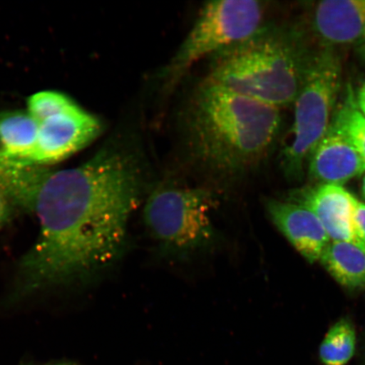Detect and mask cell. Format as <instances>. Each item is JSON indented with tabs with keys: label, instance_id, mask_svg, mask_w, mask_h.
I'll list each match as a JSON object with an SVG mask.
<instances>
[{
	"label": "cell",
	"instance_id": "1",
	"mask_svg": "<svg viewBox=\"0 0 365 365\" xmlns=\"http://www.w3.org/2000/svg\"><path fill=\"white\" fill-rule=\"evenodd\" d=\"M144 189L134 155L104 149L81 165L45 168L31 211L39 235L18 264L14 298L82 284L115 263Z\"/></svg>",
	"mask_w": 365,
	"mask_h": 365
},
{
	"label": "cell",
	"instance_id": "2",
	"mask_svg": "<svg viewBox=\"0 0 365 365\" xmlns=\"http://www.w3.org/2000/svg\"><path fill=\"white\" fill-rule=\"evenodd\" d=\"M187 144L210 170L237 173L262 161L282 125L280 108L205 80L185 113Z\"/></svg>",
	"mask_w": 365,
	"mask_h": 365
},
{
	"label": "cell",
	"instance_id": "3",
	"mask_svg": "<svg viewBox=\"0 0 365 365\" xmlns=\"http://www.w3.org/2000/svg\"><path fill=\"white\" fill-rule=\"evenodd\" d=\"M319 48L300 21L271 23L213 54L205 80L277 108L289 106Z\"/></svg>",
	"mask_w": 365,
	"mask_h": 365
},
{
	"label": "cell",
	"instance_id": "4",
	"mask_svg": "<svg viewBox=\"0 0 365 365\" xmlns=\"http://www.w3.org/2000/svg\"><path fill=\"white\" fill-rule=\"evenodd\" d=\"M342 88L339 51L319 48L294 100L289 141L281 153V165L290 179L304 175L310 153L329 128Z\"/></svg>",
	"mask_w": 365,
	"mask_h": 365
},
{
	"label": "cell",
	"instance_id": "5",
	"mask_svg": "<svg viewBox=\"0 0 365 365\" xmlns=\"http://www.w3.org/2000/svg\"><path fill=\"white\" fill-rule=\"evenodd\" d=\"M267 12L266 3L257 0H221L205 4L166 68L168 81L175 84L200 59L211 57L271 24L267 21Z\"/></svg>",
	"mask_w": 365,
	"mask_h": 365
},
{
	"label": "cell",
	"instance_id": "6",
	"mask_svg": "<svg viewBox=\"0 0 365 365\" xmlns=\"http://www.w3.org/2000/svg\"><path fill=\"white\" fill-rule=\"evenodd\" d=\"M215 195L203 188L163 186L150 195L145 225L163 247L176 252L203 248L215 238Z\"/></svg>",
	"mask_w": 365,
	"mask_h": 365
},
{
	"label": "cell",
	"instance_id": "7",
	"mask_svg": "<svg viewBox=\"0 0 365 365\" xmlns=\"http://www.w3.org/2000/svg\"><path fill=\"white\" fill-rule=\"evenodd\" d=\"M300 21L319 48H357L365 41V0L316 2L307 7Z\"/></svg>",
	"mask_w": 365,
	"mask_h": 365
},
{
	"label": "cell",
	"instance_id": "8",
	"mask_svg": "<svg viewBox=\"0 0 365 365\" xmlns=\"http://www.w3.org/2000/svg\"><path fill=\"white\" fill-rule=\"evenodd\" d=\"M103 130L101 121L81 106L38 124L33 164L44 167L63 161L88 147Z\"/></svg>",
	"mask_w": 365,
	"mask_h": 365
},
{
	"label": "cell",
	"instance_id": "9",
	"mask_svg": "<svg viewBox=\"0 0 365 365\" xmlns=\"http://www.w3.org/2000/svg\"><path fill=\"white\" fill-rule=\"evenodd\" d=\"M310 180L344 186L365 173V162L349 141L330 125L307 160Z\"/></svg>",
	"mask_w": 365,
	"mask_h": 365
},
{
	"label": "cell",
	"instance_id": "10",
	"mask_svg": "<svg viewBox=\"0 0 365 365\" xmlns=\"http://www.w3.org/2000/svg\"><path fill=\"white\" fill-rule=\"evenodd\" d=\"M294 198L295 202L318 217L331 241L361 242L356 237L353 225L357 198L344 186L317 185L299 191Z\"/></svg>",
	"mask_w": 365,
	"mask_h": 365
},
{
	"label": "cell",
	"instance_id": "11",
	"mask_svg": "<svg viewBox=\"0 0 365 365\" xmlns=\"http://www.w3.org/2000/svg\"><path fill=\"white\" fill-rule=\"evenodd\" d=\"M272 220L309 263L319 261L331 240L318 217L297 202L272 200L267 203Z\"/></svg>",
	"mask_w": 365,
	"mask_h": 365
},
{
	"label": "cell",
	"instance_id": "12",
	"mask_svg": "<svg viewBox=\"0 0 365 365\" xmlns=\"http://www.w3.org/2000/svg\"><path fill=\"white\" fill-rule=\"evenodd\" d=\"M38 123L27 112L0 113V168L34 165Z\"/></svg>",
	"mask_w": 365,
	"mask_h": 365
},
{
	"label": "cell",
	"instance_id": "13",
	"mask_svg": "<svg viewBox=\"0 0 365 365\" xmlns=\"http://www.w3.org/2000/svg\"><path fill=\"white\" fill-rule=\"evenodd\" d=\"M319 261L346 289H364L365 244L362 242L331 241Z\"/></svg>",
	"mask_w": 365,
	"mask_h": 365
},
{
	"label": "cell",
	"instance_id": "14",
	"mask_svg": "<svg viewBox=\"0 0 365 365\" xmlns=\"http://www.w3.org/2000/svg\"><path fill=\"white\" fill-rule=\"evenodd\" d=\"M331 125L349 141L365 162V117L356 103L352 86H346Z\"/></svg>",
	"mask_w": 365,
	"mask_h": 365
},
{
	"label": "cell",
	"instance_id": "15",
	"mask_svg": "<svg viewBox=\"0 0 365 365\" xmlns=\"http://www.w3.org/2000/svg\"><path fill=\"white\" fill-rule=\"evenodd\" d=\"M356 333L348 319H341L328 331L319 346V354L325 365H346L353 358Z\"/></svg>",
	"mask_w": 365,
	"mask_h": 365
},
{
	"label": "cell",
	"instance_id": "16",
	"mask_svg": "<svg viewBox=\"0 0 365 365\" xmlns=\"http://www.w3.org/2000/svg\"><path fill=\"white\" fill-rule=\"evenodd\" d=\"M79 107L68 96L56 91L35 93L27 101V113L38 123Z\"/></svg>",
	"mask_w": 365,
	"mask_h": 365
},
{
	"label": "cell",
	"instance_id": "17",
	"mask_svg": "<svg viewBox=\"0 0 365 365\" xmlns=\"http://www.w3.org/2000/svg\"><path fill=\"white\" fill-rule=\"evenodd\" d=\"M353 225L356 237L365 244V204L358 199L353 211Z\"/></svg>",
	"mask_w": 365,
	"mask_h": 365
},
{
	"label": "cell",
	"instance_id": "18",
	"mask_svg": "<svg viewBox=\"0 0 365 365\" xmlns=\"http://www.w3.org/2000/svg\"><path fill=\"white\" fill-rule=\"evenodd\" d=\"M15 205L9 197L6 190L0 185V227L6 225L10 221Z\"/></svg>",
	"mask_w": 365,
	"mask_h": 365
},
{
	"label": "cell",
	"instance_id": "19",
	"mask_svg": "<svg viewBox=\"0 0 365 365\" xmlns=\"http://www.w3.org/2000/svg\"><path fill=\"white\" fill-rule=\"evenodd\" d=\"M354 94L358 108L365 117V80L361 82L357 90H354Z\"/></svg>",
	"mask_w": 365,
	"mask_h": 365
},
{
	"label": "cell",
	"instance_id": "20",
	"mask_svg": "<svg viewBox=\"0 0 365 365\" xmlns=\"http://www.w3.org/2000/svg\"><path fill=\"white\" fill-rule=\"evenodd\" d=\"M357 53L360 59L365 63V41L357 47Z\"/></svg>",
	"mask_w": 365,
	"mask_h": 365
},
{
	"label": "cell",
	"instance_id": "21",
	"mask_svg": "<svg viewBox=\"0 0 365 365\" xmlns=\"http://www.w3.org/2000/svg\"><path fill=\"white\" fill-rule=\"evenodd\" d=\"M361 191H362V195H363L364 197L365 198V175L363 178Z\"/></svg>",
	"mask_w": 365,
	"mask_h": 365
},
{
	"label": "cell",
	"instance_id": "22",
	"mask_svg": "<svg viewBox=\"0 0 365 365\" xmlns=\"http://www.w3.org/2000/svg\"><path fill=\"white\" fill-rule=\"evenodd\" d=\"M51 365H76V364L62 363V364H51Z\"/></svg>",
	"mask_w": 365,
	"mask_h": 365
}]
</instances>
